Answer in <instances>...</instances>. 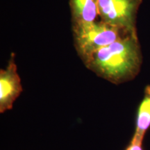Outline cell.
I'll return each mask as SVG.
<instances>
[{
    "label": "cell",
    "instance_id": "2",
    "mask_svg": "<svg viewBox=\"0 0 150 150\" xmlns=\"http://www.w3.org/2000/svg\"><path fill=\"white\" fill-rule=\"evenodd\" d=\"M72 27L75 50L82 61L99 49L117 40L130 35H138L101 20Z\"/></svg>",
    "mask_w": 150,
    "mask_h": 150
},
{
    "label": "cell",
    "instance_id": "5",
    "mask_svg": "<svg viewBox=\"0 0 150 150\" xmlns=\"http://www.w3.org/2000/svg\"><path fill=\"white\" fill-rule=\"evenodd\" d=\"M72 26L99 20L98 0H69Z\"/></svg>",
    "mask_w": 150,
    "mask_h": 150
},
{
    "label": "cell",
    "instance_id": "1",
    "mask_svg": "<svg viewBox=\"0 0 150 150\" xmlns=\"http://www.w3.org/2000/svg\"><path fill=\"white\" fill-rule=\"evenodd\" d=\"M83 63L99 77L115 85L130 81L140 72L142 63L138 35L121 38L99 49Z\"/></svg>",
    "mask_w": 150,
    "mask_h": 150
},
{
    "label": "cell",
    "instance_id": "6",
    "mask_svg": "<svg viewBox=\"0 0 150 150\" xmlns=\"http://www.w3.org/2000/svg\"><path fill=\"white\" fill-rule=\"evenodd\" d=\"M135 128L134 136L143 140L150 128V85L145 87L143 98L137 110Z\"/></svg>",
    "mask_w": 150,
    "mask_h": 150
},
{
    "label": "cell",
    "instance_id": "3",
    "mask_svg": "<svg viewBox=\"0 0 150 150\" xmlns=\"http://www.w3.org/2000/svg\"><path fill=\"white\" fill-rule=\"evenodd\" d=\"M142 0H98L99 20L138 34L137 15Z\"/></svg>",
    "mask_w": 150,
    "mask_h": 150
},
{
    "label": "cell",
    "instance_id": "4",
    "mask_svg": "<svg viewBox=\"0 0 150 150\" xmlns=\"http://www.w3.org/2000/svg\"><path fill=\"white\" fill-rule=\"evenodd\" d=\"M22 86L16 63V54L11 53L6 67L0 70V112L12 109L22 92Z\"/></svg>",
    "mask_w": 150,
    "mask_h": 150
},
{
    "label": "cell",
    "instance_id": "7",
    "mask_svg": "<svg viewBox=\"0 0 150 150\" xmlns=\"http://www.w3.org/2000/svg\"><path fill=\"white\" fill-rule=\"evenodd\" d=\"M143 140L138 137L133 136L130 142L125 150H144L142 147Z\"/></svg>",
    "mask_w": 150,
    "mask_h": 150
}]
</instances>
